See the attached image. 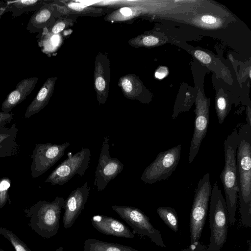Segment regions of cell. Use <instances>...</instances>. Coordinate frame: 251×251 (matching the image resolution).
Here are the masks:
<instances>
[{"instance_id":"cell-29","label":"cell","mask_w":251,"mask_h":251,"mask_svg":"<svg viewBox=\"0 0 251 251\" xmlns=\"http://www.w3.org/2000/svg\"><path fill=\"white\" fill-rule=\"evenodd\" d=\"M201 20L203 22L211 24L215 23L216 22V18L213 16L210 15H204L201 17Z\"/></svg>"},{"instance_id":"cell-10","label":"cell","mask_w":251,"mask_h":251,"mask_svg":"<svg viewBox=\"0 0 251 251\" xmlns=\"http://www.w3.org/2000/svg\"><path fill=\"white\" fill-rule=\"evenodd\" d=\"M109 138L104 137L98 165L95 171L94 186L98 191L103 190L109 182L115 178L124 169V165L109 153Z\"/></svg>"},{"instance_id":"cell-33","label":"cell","mask_w":251,"mask_h":251,"mask_svg":"<svg viewBox=\"0 0 251 251\" xmlns=\"http://www.w3.org/2000/svg\"><path fill=\"white\" fill-rule=\"evenodd\" d=\"M249 251H251V243L250 241L249 240Z\"/></svg>"},{"instance_id":"cell-15","label":"cell","mask_w":251,"mask_h":251,"mask_svg":"<svg viewBox=\"0 0 251 251\" xmlns=\"http://www.w3.org/2000/svg\"><path fill=\"white\" fill-rule=\"evenodd\" d=\"M53 13V5L45 3L31 16L26 26L27 30L30 33L41 31L50 25Z\"/></svg>"},{"instance_id":"cell-32","label":"cell","mask_w":251,"mask_h":251,"mask_svg":"<svg viewBox=\"0 0 251 251\" xmlns=\"http://www.w3.org/2000/svg\"><path fill=\"white\" fill-rule=\"evenodd\" d=\"M55 251H63V248L62 246L59 247L58 248H57Z\"/></svg>"},{"instance_id":"cell-23","label":"cell","mask_w":251,"mask_h":251,"mask_svg":"<svg viewBox=\"0 0 251 251\" xmlns=\"http://www.w3.org/2000/svg\"><path fill=\"white\" fill-rule=\"evenodd\" d=\"M181 251H208L207 246L197 241L193 243L186 249H182Z\"/></svg>"},{"instance_id":"cell-11","label":"cell","mask_w":251,"mask_h":251,"mask_svg":"<svg viewBox=\"0 0 251 251\" xmlns=\"http://www.w3.org/2000/svg\"><path fill=\"white\" fill-rule=\"evenodd\" d=\"M90 191L88 182L73 190L65 200L63 225L65 228H70L83 210Z\"/></svg>"},{"instance_id":"cell-13","label":"cell","mask_w":251,"mask_h":251,"mask_svg":"<svg viewBox=\"0 0 251 251\" xmlns=\"http://www.w3.org/2000/svg\"><path fill=\"white\" fill-rule=\"evenodd\" d=\"M37 77L26 78L20 81L16 88L7 96L1 104V110L4 112L11 111L17 105L24 101L30 94L37 81Z\"/></svg>"},{"instance_id":"cell-7","label":"cell","mask_w":251,"mask_h":251,"mask_svg":"<svg viewBox=\"0 0 251 251\" xmlns=\"http://www.w3.org/2000/svg\"><path fill=\"white\" fill-rule=\"evenodd\" d=\"M181 144L160 152L154 160L147 167L141 179L153 184L168 178L176 170L181 156Z\"/></svg>"},{"instance_id":"cell-24","label":"cell","mask_w":251,"mask_h":251,"mask_svg":"<svg viewBox=\"0 0 251 251\" xmlns=\"http://www.w3.org/2000/svg\"><path fill=\"white\" fill-rule=\"evenodd\" d=\"M194 55L198 60L204 64H208L211 61L210 56L203 51L197 50L195 51Z\"/></svg>"},{"instance_id":"cell-31","label":"cell","mask_w":251,"mask_h":251,"mask_svg":"<svg viewBox=\"0 0 251 251\" xmlns=\"http://www.w3.org/2000/svg\"><path fill=\"white\" fill-rule=\"evenodd\" d=\"M6 5V1H0V7Z\"/></svg>"},{"instance_id":"cell-30","label":"cell","mask_w":251,"mask_h":251,"mask_svg":"<svg viewBox=\"0 0 251 251\" xmlns=\"http://www.w3.org/2000/svg\"><path fill=\"white\" fill-rule=\"evenodd\" d=\"M121 13L125 16H129L132 14V10L128 7L122 8L120 9Z\"/></svg>"},{"instance_id":"cell-2","label":"cell","mask_w":251,"mask_h":251,"mask_svg":"<svg viewBox=\"0 0 251 251\" xmlns=\"http://www.w3.org/2000/svg\"><path fill=\"white\" fill-rule=\"evenodd\" d=\"M239 140L238 131L234 129L224 143L225 165L220 178L223 185L229 223L233 225L238 198L236 151Z\"/></svg>"},{"instance_id":"cell-14","label":"cell","mask_w":251,"mask_h":251,"mask_svg":"<svg viewBox=\"0 0 251 251\" xmlns=\"http://www.w3.org/2000/svg\"><path fill=\"white\" fill-rule=\"evenodd\" d=\"M56 77L49 78L43 85L36 97L28 106L25 114V118L40 112L48 103L53 92Z\"/></svg>"},{"instance_id":"cell-8","label":"cell","mask_w":251,"mask_h":251,"mask_svg":"<svg viewBox=\"0 0 251 251\" xmlns=\"http://www.w3.org/2000/svg\"><path fill=\"white\" fill-rule=\"evenodd\" d=\"M112 209L133 229V233L148 237L157 246L166 248L160 231L155 228L148 217L138 208L129 206L112 205Z\"/></svg>"},{"instance_id":"cell-27","label":"cell","mask_w":251,"mask_h":251,"mask_svg":"<svg viewBox=\"0 0 251 251\" xmlns=\"http://www.w3.org/2000/svg\"><path fill=\"white\" fill-rule=\"evenodd\" d=\"M66 24L64 22H60L55 24L51 28L50 32L56 34L61 32L65 27Z\"/></svg>"},{"instance_id":"cell-20","label":"cell","mask_w":251,"mask_h":251,"mask_svg":"<svg viewBox=\"0 0 251 251\" xmlns=\"http://www.w3.org/2000/svg\"><path fill=\"white\" fill-rule=\"evenodd\" d=\"M0 235L10 242L15 251H32L18 236L8 229L0 227Z\"/></svg>"},{"instance_id":"cell-16","label":"cell","mask_w":251,"mask_h":251,"mask_svg":"<svg viewBox=\"0 0 251 251\" xmlns=\"http://www.w3.org/2000/svg\"><path fill=\"white\" fill-rule=\"evenodd\" d=\"M18 131L15 123L10 127H5L0 129V158L17 154L19 151V146L16 142Z\"/></svg>"},{"instance_id":"cell-25","label":"cell","mask_w":251,"mask_h":251,"mask_svg":"<svg viewBox=\"0 0 251 251\" xmlns=\"http://www.w3.org/2000/svg\"><path fill=\"white\" fill-rule=\"evenodd\" d=\"M95 86L98 91H103L106 87L104 78L100 76L97 77L95 79Z\"/></svg>"},{"instance_id":"cell-22","label":"cell","mask_w":251,"mask_h":251,"mask_svg":"<svg viewBox=\"0 0 251 251\" xmlns=\"http://www.w3.org/2000/svg\"><path fill=\"white\" fill-rule=\"evenodd\" d=\"M12 112H0V129L5 127V126L9 123L13 119Z\"/></svg>"},{"instance_id":"cell-5","label":"cell","mask_w":251,"mask_h":251,"mask_svg":"<svg viewBox=\"0 0 251 251\" xmlns=\"http://www.w3.org/2000/svg\"><path fill=\"white\" fill-rule=\"evenodd\" d=\"M212 185L210 174L206 173L198 182L195 191L190 218L191 243L199 241L205 225Z\"/></svg>"},{"instance_id":"cell-18","label":"cell","mask_w":251,"mask_h":251,"mask_svg":"<svg viewBox=\"0 0 251 251\" xmlns=\"http://www.w3.org/2000/svg\"><path fill=\"white\" fill-rule=\"evenodd\" d=\"M135 250L131 247L117 243L89 239L84 241L83 251H133Z\"/></svg>"},{"instance_id":"cell-28","label":"cell","mask_w":251,"mask_h":251,"mask_svg":"<svg viewBox=\"0 0 251 251\" xmlns=\"http://www.w3.org/2000/svg\"><path fill=\"white\" fill-rule=\"evenodd\" d=\"M167 74V69L165 67H161L156 71L155 75L157 78L162 79L166 76Z\"/></svg>"},{"instance_id":"cell-3","label":"cell","mask_w":251,"mask_h":251,"mask_svg":"<svg viewBox=\"0 0 251 251\" xmlns=\"http://www.w3.org/2000/svg\"><path fill=\"white\" fill-rule=\"evenodd\" d=\"M65 199L56 197L52 201H39L24 210L29 218V226L39 236L50 239L55 236L60 227L61 210Z\"/></svg>"},{"instance_id":"cell-17","label":"cell","mask_w":251,"mask_h":251,"mask_svg":"<svg viewBox=\"0 0 251 251\" xmlns=\"http://www.w3.org/2000/svg\"><path fill=\"white\" fill-rule=\"evenodd\" d=\"M45 2L40 0L6 1V8L7 12H11L12 16L16 17L26 12L37 10L46 3Z\"/></svg>"},{"instance_id":"cell-34","label":"cell","mask_w":251,"mask_h":251,"mask_svg":"<svg viewBox=\"0 0 251 251\" xmlns=\"http://www.w3.org/2000/svg\"><path fill=\"white\" fill-rule=\"evenodd\" d=\"M139 251L136 250H134V251Z\"/></svg>"},{"instance_id":"cell-6","label":"cell","mask_w":251,"mask_h":251,"mask_svg":"<svg viewBox=\"0 0 251 251\" xmlns=\"http://www.w3.org/2000/svg\"><path fill=\"white\" fill-rule=\"evenodd\" d=\"M68 157L59 164L46 178L45 182L52 185H63L75 175L82 176L90 164L91 151L88 148L81 150L73 154H67Z\"/></svg>"},{"instance_id":"cell-19","label":"cell","mask_w":251,"mask_h":251,"mask_svg":"<svg viewBox=\"0 0 251 251\" xmlns=\"http://www.w3.org/2000/svg\"><path fill=\"white\" fill-rule=\"evenodd\" d=\"M159 216L165 224L174 232L178 229V219L175 209L170 207H159L156 209Z\"/></svg>"},{"instance_id":"cell-26","label":"cell","mask_w":251,"mask_h":251,"mask_svg":"<svg viewBox=\"0 0 251 251\" xmlns=\"http://www.w3.org/2000/svg\"><path fill=\"white\" fill-rule=\"evenodd\" d=\"M158 39L153 36H148L143 39V44L148 46L155 45L158 43Z\"/></svg>"},{"instance_id":"cell-21","label":"cell","mask_w":251,"mask_h":251,"mask_svg":"<svg viewBox=\"0 0 251 251\" xmlns=\"http://www.w3.org/2000/svg\"><path fill=\"white\" fill-rule=\"evenodd\" d=\"M11 185V181L8 177H4L0 179V208H2L9 201V189Z\"/></svg>"},{"instance_id":"cell-12","label":"cell","mask_w":251,"mask_h":251,"mask_svg":"<svg viewBox=\"0 0 251 251\" xmlns=\"http://www.w3.org/2000/svg\"><path fill=\"white\" fill-rule=\"evenodd\" d=\"M93 227L100 232L127 239H133L134 234L125 224L112 217L105 215H94L91 219Z\"/></svg>"},{"instance_id":"cell-9","label":"cell","mask_w":251,"mask_h":251,"mask_svg":"<svg viewBox=\"0 0 251 251\" xmlns=\"http://www.w3.org/2000/svg\"><path fill=\"white\" fill-rule=\"evenodd\" d=\"M70 143L61 144L50 143L35 144L32 151L30 166L31 175L35 178L41 176L63 156Z\"/></svg>"},{"instance_id":"cell-4","label":"cell","mask_w":251,"mask_h":251,"mask_svg":"<svg viewBox=\"0 0 251 251\" xmlns=\"http://www.w3.org/2000/svg\"><path fill=\"white\" fill-rule=\"evenodd\" d=\"M210 237L208 251H220L226 240L229 222L226 204L217 181L214 182L209 213Z\"/></svg>"},{"instance_id":"cell-1","label":"cell","mask_w":251,"mask_h":251,"mask_svg":"<svg viewBox=\"0 0 251 251\" xmlns=\"http://www.w3.org/2000/svg\"><path fill=\"white\" fill-rule=\"evenodd\" d=\"M236 151L241 224L251 226V126L243 124L238 131Z\"/></svg>"}]
</instances>
